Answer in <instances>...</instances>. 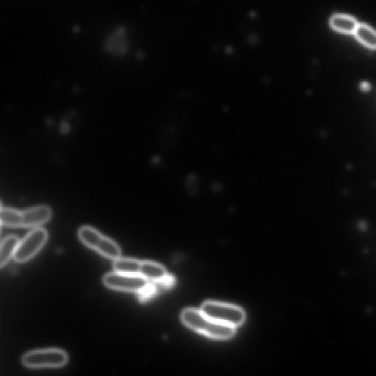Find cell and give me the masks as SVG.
Wrapping results in <instances>:
<instances>
[{
  "label": "cell",
  "mask_w": 376,
  "mask_h": 376,
  "mask_svg": "<svg viewBox=\"0 0 376 376\" xmlns=\"http://www.w3.org/2000/svg\"><path fill=\"white\" fill-rule=\"evenodd\" d=\"M201 311L215 321L235 328L244 324L246 319V314L242 309L219 302H205Z\"/></svg>",
  "instance_id": "cell-3"
},
{
  "label": "cell",
  "mask_w": 376,
  "mask_h": 376,
  "mask_svg": "<svg viewBox=\"0 0 376 376\" xmlns=\"http://www.w3.org/2000/svg\"><path fill=\"white\" fill-rule=\"evenodd\" d=\"M330 24L334 30L346 34L355 33L358 26L357 21L354 18L346 15L334 16L330 21Z\"/></svg>",
  "instance_id": "cell-11"
},
{
  "label": "cell",
  "mask_w": 376,
  "mask_h": 376,
  "mask_svg": "<svg viewBox=\"0 0 376 376\" xmlns=\"http://www.w3.org/2000/svg\"><path fill=\"white\" fill-rule=\"evenodd\" d=\"M48 239V233L43 228L31 231L21 241L14 256L18 263H25L35 256Z\"/></svg>",
  "instance_id": "cell-5"
},
{
  "label": "cell",
  "mask_w": 376,
  "mask_h": 376,
  "mask_svg": "<svg viewBox=\"0 0 376 376\" xmlns=\"http://www.w3.org/2000/svg\"><path fill=\"white\" fill-rule=\"evenodd\" d=\"M129 48L128 30L124 26L112 30L104 41L105 50L112 55H123L128 52Z\"/></svg>",
  "instance_id": "cell-7"
},
{
  "label": "cell",
  "mask_w": 376,
  "mask_h": 376,
  "mask_svg": "<svg viewBox=\"0 0 376 376\" xmlns=\"http://www.w3.org/2000/svg\"><path fill=\"white\" fill-rule=\"evenodd\" d=\"M154 282H149L146 286L138 293L139 299L141 301L143 302L152 299L157 293V288Z\"/></svg>",
  "instance_id": "cell-14"
},
{
  "label": "cell",
  "mask_w": 376,
  "mask_h": 376,
  "mask_svg": "<svg viewBox=\"0 0 376 376\" xmlns=\"http://www.w3.org/2000/svg\"><path fill=\"white\" fill-rule=\"evenodd\" d=\"M78 236L83 244L95 249L99 254L113 260L120 258L121 250L119 246L94 228L88 226L81 227Z\"/></svg>",
  "instance_id": "cell-2"
},
{
  "label": "cell",
  "mask_w": 376,
  "mask_h": 376,
  "mask_svg": "<svg viewBox=\"0 0 376 376\" xmlns=\"http://www.w3.org/2000/svg\"><path fill=\"white\" fill-rule=\"evenodd\" d=\"M52 217V210L45 205L32 208L25 211H18L17 227H35L49 221Z\"/></svg>",
  "instance_id": "cell-8"
},
{
  "label": "cell",
  "mask_w": 376,
  "mask_h": 376,
  "mask_svg": "<svg viewBox=\"0 0 376 376\" xmlns=\"http://www.w3.org/2000/svg\"><path fill=\"white\" fill-rule=\"evenodd\" d=\"M181 318L190 328L211 338L227 339L235 334V327L215 321L201 310L187 309L181 313Z\"/></svg>",
  "instance_id": "cell-1"
},
{
  "label": "cell",
  "mask_w": 376,
  "mask_h": 376,
  "mask_svg": "<svg viewBox=\"0 0 376 376\" xmlns=\"http://www.w3.org/2000/svg\"><path fill=\"white\" fill-rule=\"evenodd\" d=\"M66 353L59 349H44L28 353L22 363L30 368H60L68 362Z\"/></svg>",
  "instance_id": "cell-4"
},
{
  "label": "cell",
  "mask_w": 376,
  "mask_h": 376,
  "mask_svg": "<svg viewBox=\"0 0 376 376\" xmlns=\"http://www.w3.org/2000/svg\"><path fill=\"white\" fill-rule=\"evenodd\" d=\"M166 275V270L162 266L150 261H141L139 276L146 280L157 283L161 281Z\"/></svg>",
  "instance_id": "cell-9"
},
{
  "label": "cell",
  "mask_w": 376,
  "mask_h": 376,
  "mask_svg": "<svg viewBox=\"0 0 376 376\" xmlns=\"http://www.w3.org/2000/svg\"><path fill=\"white\" fill-rule=\"evenodd\" d=\"M175 278L172 276L166 275L161 281L157 282L164 288H172L175 284Z\"/></svg>",
  "instance_id": "cell-15"
},
{
  "label": "cell",
  "mask_w": 376,
  "mask_h": 376,
  "mask_svg": "<svg viewBox=\"0 0 376 376\" xmlns=\"http://www.w3.org/2000/svg\"><path fill=\"white\" fill-rule=\"evenodd\" d=\"M149 282L141 276L117 271L108 273L103 278V283L108 288L126 292L139 293Z\"/></svg>",
  "instance_id": "cell-6"
},
{
  "label": "cell",
  "mask_w": 376,
  "mask_h": 376,
  "mask_svg": "<svg viewBox=\"0 0 376 376\" xmlns=\"http://www.w3.org/2000/svg\"><path fill=\"white\" fill-rule=\"evenodd\" d=\"M141 261L130 258H119L114 261L113 268L117 272L139 276Z\"/></svg>",
  "instance_id": "cell-12"
},
{
  "label": "cell",
  "mask_w": 376,
  "mask_h": 376,
  "mask_svg": "<svg viewBox=\"0 0 376 376\" xmlns=\"http://www.w3.org/2000/svg\"><path fill=\"white\" fill-rule=\"evenodd\" d=\"M362 86L364 89H367V88L369 87L368 85L366 83H363Z\"/></svg>",
  "instance_id": "cell-16"
},
{
  "label": "cell",
  "mask_w": 376,
  "mask_h": 376,
  "mask_svg": "<svg viewBox=\"0 0 376 376\" xmlns=\"http://www.w3.org/2000/svg\"><path fill=\"white\" fill-rule=\"evenodd\" d=\"M355 35L357 39L368 48L376 50V32L366 25H358Z\"/></svg>",
  "instance_id": "cell-13"
},
{
  "label": "cell",
  "mask_w": 376,
  "mask_h": 376,
  "mask_svg": "<svg viewBox=\"0 0 376 376\" xmlns=\"http://www.w3.org/2000/svg\"><path fill=\"white\" fill-rule=\"evenodd\" d=\"M19 244V239L14 235L8 236L2 241L0 247V266L3 268L8 261L14 257Z\"/></svg>",
  "instance_id": "cell-10"
}]
</instances>
